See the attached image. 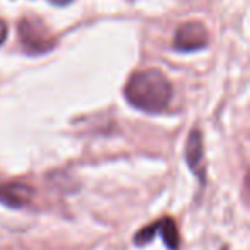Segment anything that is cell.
<instances>
[{"label": "cell", "mask_w": 250, "mask_h": 250, "mask_svg": "<svg viewBox=\"0 0 250 250\" xmlns=\"http://www.w3.org/2000/svg\"><path fill=\"white\" fill-rule=\"evenodd\" d=\"M124 93L134 108L147 113H158L170 104L173 87L161 70L146 69L130 76Z\"/></svg>", "instance_id": "obj_1"}, {"label": "cell", "mask_w": 250, "mask_h": 250, "mask_svg": "<svg viewBox=\"0 0 250 250\" xmlns=\"http://www.w3.org/2000/svg\"><path fill=\"white\" fill-rule=\"evenodd\" d=\"M19 38L21 45L29 55L46 53L55 46V38L50 29L36 18H24L19 22Z\"/></svg>", "instance_id": "obj_2"}, {"label": "cell", "mask_w": 250, "mask_h": 250, "mask_svg": "<svg viewBox=\"0 0 250 250\" xmlns=\"http://www.w3.org/2000/svg\"><path fill=\"white\" fill-rule=\"evenodd\" d=\"M208 42L209 35L206 26L201 21H188L178 26V29L175 31L173 48L184 53L197 52V50L206 48Z\"/></svg>", "instance_id": "obj_3"}, {"label": "cell", "mask_w": 250, "mask_h": 250, "mask_svg": "<svg viewBox=\"0 0 250 250\" xmlns=\"http://www.w3.org/2000/svg\"><path fill=\"white\" fill-rule=\"evenodd\" d=\"M185 161L188 168L204 182L206 167H204V149H202V134L199 129H192L185 143Z\"/></svg>", "instance_id": "obj_4"}, {"label": "cell", "mask_w": 250, "mask_h": 250, "mask_svg": "<svg viewBox=\"0 0 250 250\" xmlns=\"http://www.w3.org/2000/svg\"><path fill=\"white\" fill-rule=\"evenodd\" d=\"M35 188L24 182H7L0 185V202L9 208H24L31 202Z\"/></svg>", "instance_id": "obj_5"}, {"label": "cell", "mask_w": 250, "mask_h": 250, "mask_svg": "<svg viewBox=\"0 0 250 250\" xmlns=\"http://www.w3.org/2000/svg\"><path fill=\"white\" fill-rule=\"evenodd\" d=\"M156 223H158V233H160L161 238H163L165 245L170 250H177L178 245H180V235H178L175 221L171 218H163Z\"/></svg>", "instance_id": "obj_6"}, {"label": "cell", "mask_w": 250, "mask_h": 250, "mask_svg": "<svg viewBox=\"0 0 250 250\" xmlns=\"http://www.w3.org/2000/svg\"><path fill=\"white\" fill-rule=\"evenodd\" d=\"M156 233H158V223H153V225L141 229L136 235V238H134V242H136V245H146V243H149L154 238Z\"/></svg>", "instance_id": "obj_7"}, {"label": "cell", "mask_w": 250, "mask_h": 250, "mask_svg": "<svg viewBox=\"0 0 250 250\" xmlns=\"http://www.w3.org/2000/svg\"><path fill=\"white\" fill-rule=\"evenodd\" d=\"M5 38H7V24H5V21L0 19V46L4 45Z\"/></svg>", "instance_id": "obj_8"}]
</instances>
